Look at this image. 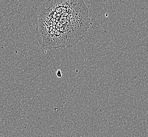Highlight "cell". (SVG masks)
Listing matches in <instances>:
<instances>
[{
    "mask_svg": "<svg viewBox=\"0 0 148 137\" xmlns=\"http://www.w3.org/2000/svg\"><path fill=\"white\" fill-rule=\"evenodd\" d=\"M56 75H57V77H62V73L60 70H58L56 72Z\"/></svg>",
    "mask_w": 148,
    "mask_h": 137,
    "instance_id": "7a4b0ae2",
    "label": "cell"
},
{
    "mask_svg": "<svg viewBox=\"0 0 148 137\" xmlns=\"http://www.w3.org/2000/svg\"><path fill=\"white\" fill-rule=\"evenodd\" d=\"M90 25L84 1H49L40 10L36 35L44 48H71L85 38Z\"/></svg>",
    "mask_w": 148,
    "mask_h": 137,
    "instance_id": "6da1fadb",
    "label": "cell"
}]
</instances>
